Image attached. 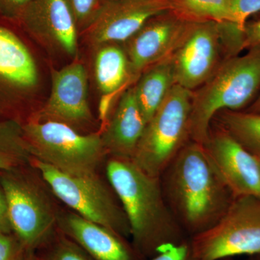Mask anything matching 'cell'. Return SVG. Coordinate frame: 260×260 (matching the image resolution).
<instances>
[{"instance_id":"1","label":"cell","mask_w":260,"mask_h":260,"mask_svg":"<svg viewBox=\"0 0 260 260\" xmlns=\"http://www.w3.org/2000/svg\"><path fill=\"white\" fill-rule=\"evenodd\" d=\"M159 179L169 209L190 239L218 223L236 198L205 147L192 140Z\"/></svg>"},{"instance_id":"2","label":"cell","mask_w":260,"mask_h":260,"mask_svg":"<svg viewBox=\"0 0 260 260\" xmlns=\"http://www.w3.org/2000/svg\"><path fill=\"white\" fill-rule=\"evenodd\" d=\"M106 173L125 212L132 243L147 259L164 246L190 239L169 209L159 177L148 175L132 160L115 157L107 160Z\"/></svg>"},{"instance_id":"3","label":"cell","mask_w":260,"mask_h":260,"mask_svg":"<svg viewBox=\"0 0 260 260\" xmlns=\"http://www.w3.org/2000/svg\"><path fill=\"white\" fill-rule=\"evenodd\" d=\"M260 90V47L242 56L221 61L209 79L193 91L190 140L204 145L216 114L223 110L240 111Z\"/></svg>"},{"instance_id":"4","label":"cell","mask_w":260,"mask_h":260,"mask_svg":"<svg viewBox=\"0 0 260 260\" xmlns=\"http://www.w3.org/2000/svg\"><path fill=\"white\" fill-rule=\"evenodd\" d=\"M30 165L0 172V184L13 234L24 249L36 251L56 232L60 210L42 176L34 167L30 170Z\"/></svg>"},{"instance_id":"5","label":"cell","mask_w":260,"mask_h":260,"mask_svg":"<svg viewBox=\"0 0 260 260\" xmlns=\"http://www.w3.org/2000/svg\"><path fill=\"white\" fill-rule=\"evenodd\" d=\"M23 131L32 159L67 175H97L109 156L100 133L82 135L63 123L32 120L24 121Z\"/></svg>"},{"instance_id":"6","label":"cell","mask_w":260,"mask_h":260,"mask_svg":"<svg viewBox=\"0 0 260 260\" xmlns=\"http://www.w3.org/2000/svg\"><path fill=\"white\" fill-rule=\"evenodd\" d=\"M193 91L174 85L145 127L132 160L143 172L159 177L190 140Z\"/></svg>"},{"instance_id":"7","label":"cell","mask_w":260,"mask_h":260,"mask_svg":"<svg viewBox=\"0 0 260 260\" xmlns=\"http://www.w3.org/2000/svg\"><path fill=\"white\" fill-rule=\"evenodd\" d=\"M30 164L54 196L73 212L129 239V224L122 205L110 184L108 185L99 174L73 177L35 159Z\"/></svg>"},{"instance_id":"8","label":"cell","mask_w":260,"mask_h":260,"mask_svg":"<svg viewBox=\"0 0 260 260\" xmlns=\"http://www.w3.org/2000/svg\"><path fill=\"white\" fill-rule=\"evenodd\" d=\"M198 260H219L260 252V198L236 197L223 218L191 238Z\"/></svg>"},{"instance_id":"9","label":"cell","mask_w":260,"mask_h":260,"mask_svg":"<svg viewBox=\"0 0 260 260\" xmlns=\"http://www.w3.org/2000/svg\"><path fill=\"white\" fill-rule=\"evenodd\" d=\"M18 26L0 18V121L23 123L24 113L39 84V72Z\"/></svg>"},{"instance_id":"10","label":"cell","mask_w":260,"mask_h":260,"mask_svg":"<svg viewBox=\"0 0 260 260\" xmlns=\"http://www.w3.org/2000/svg\"><path fill=\"white\" fill-rule=\"evenodd\" d=\"M229 39L228 23L194 22L171 56L176 84L191 91L201 87L223 60V49L229 56Z\"/></svg>"},{"instance_id":"11","label":"cell","mask_w":260,"mask_h":260,"mask_svg":"<svg viewBox=\"0 0 260 260\" xmlns=\"http://www.w3.org/2000/svg\"><path fill=\"white\" fill-rule=\"evenodd\" d=\"M170 0L106 2L83 30L85 40L95 48L126 42L150 19L170 11Z\"/></svg>"},{"instance_id":"12","label":"cell","mask_w":260,"mask_h":260,"mask_svg":"<svg viewBox=\"0 0 260 260\" xmlns=\"http://www.w3.org/2000/svg\"><path fill=\"white\" fill-rule=\"evenodd\" d=\"M27 120L56 121L75 129L93 123L88 100V74L82 63L75 61L61 70H53L49 99Z\"/></svg>"},{"instance_id":"13","label":"cell","mask_w":260,"mask_h":260,"mask_svg":"<svg viewBox=\"0 0 260 260\" xmlns=\"http://www.w3.org/2000/svg\"><path fill=\"white\" fill-rule=\"evenodd\" d=\"M193 23L179 18L172 12H166L150 19L124 42L133 81H137L150 67L172 56Z\"/></svg>"},{"instance_id":"14","label":"cell","mask_w":260,"mask_h":260,"mask_svg":"<svg viewBox=\"0 0 260 260\" xmlns=\"http://www.w3.org/2000/svg\"><path fill=\"white\" fill-rule=\"evenodd\" d=\"M17 24L47 49L77 55L79 29L64 0H32Z\"/></svg>"},{"instance_id":"15","label":"cell","mask_w":260,"mask_h":260,"mask_svg":"<svg viewBox=\"0 0 260 260\" xmlns=\"http://www.w3.org/2000/svg\"><path fill=\"white\" fill-rule=\"evenodd\" d=\"M203 146L235 197L260 198V164L256 155L219 126L215 130L210 127Z\"/></svg>"},{"instance_id":"16","label":"cell","mask_w":260,"mask_h":260,"mask_svg":"<svg viewBox=\"0 0 260 260\" xmlns=\"http://www.w3.org/2000/svg\"><path fill=\"white\" fill-rule=\"evenodd\" d=\"M57 229L94 260H148L126 238L75 212L60 210Z\"/></svg>"},{"instance_id":"17","label":"cell","mask_w":260,"mask_h":260,"mask_svg":"<svg viewBox=\"0 0 260 260\" xmlns=\"http://www.w3.org/2000/svg\"><path fill=\"white\" fill-rule=\"evenodd\" d=\"M147 124L134 86L130 87L121 94L100 133L109 156L132 160Z\"/></svg>"},{"instance_id":"18","label":"cell","mask_w":260,"mask_h":260,"mask_svg":"<svg viewBox=\"0 0 260 260\" xmlns=\"http://www.w3.org/2000/svg\"><path fill=\"white\" fill-rule=\"evenodd\" d=\"M118 44L97 47L94 59V75L98 89L103 96L115 95L126 85L133 83L129 60L124 49Z\"/></svg>"},{"instance_id":"19","label":"cell","mask_w":260,"mask_h":260,"mask_svg":"<svg viewBox=\"0 0 260 260\" xmlns=\"http://www.w3.org/2000/svg\"><path fill=\"white\" fill-rule=\"evenodd\" d=\"M176 85L172 58L169 57L145 70L134 85L135 96L147 123Z\"/></svg>"},{"instance_id":"20","label":"cell","mask_w":260,"mask_h":260,"mask_svg":"<svg viewBox=\"0 0 260 260\" xmlns=\"http://www.w3.org/2000/svg\"><path fill=\"white\" fill-rule=\"evenodd\" d=\"M32 160L24 138L23 122L0 121V172L30 165Z\"/></svg>"},{"instance_id":"21","label":"cell","mask_w":260,"mask_h":260,"mask_svg":"<svg viewBox=\"0 0 260 260\" xmlns=\"http://www.w3.org/2000/svg\"><path fill=\"white\" fill-rule=\"evenodd\" d=\"M223 128L249 152L260 157V114L242 111H221L215 116Z\"/></svg>"},{"instance_id":"22","label":"cell","mask_w":260,"mask_h":260,"mask_svg":"<svg viewBox=\"0 0 260 260\" xmlns=\"http://www.w3.org/2000/svg\"><path fill=\"white\" fill-rule=\"evenodd\" d=\"M170 11L189 22L232 23V0H170Z\"/></svg>"},{"instance_id":"23","label":"cell","mask_w":260,"mask_h":260,"mask_svg":"<svg viewBox=\"0 0 260 260\" xmlns=\"http://www.w3.org/2000/svg\"><path fill=\"white\" fill-rule=\"evenodd\" d=\"M41 260H94L79 245L59 232L39 248ZM37 251V250H36Z\"/></svg>"},{"instance_id":"24","label":"cell","mask_w":260,"mask_h":260,"mask_svg":"<svg viewBox=\"0 0 260 260\" xmlns=\"http://www.w3.org/2000/svg\"><path fill=\"white\" fill-rule=\"evenodd\" d=\"M69 6L78 29L86 28L96 15L101 6L100 0H64Z\"/></svg>"},{"instance_id":"25","label":"cell","mask_w":260,"mask_h":260,"mask_svg":"<svg viewBox=\"0 0 260 260\" xmlns=\"http://www.w3.org/2000/svg\"><path fill=\"white\" fill-rule=\"evenodd\" d=\"M260 11V0H232V23L244 31L246 20Z\"/></svg>"},{"instance_id":"26","label":"cell","mask_w":260,"mask_h":260,"mask_svg":"<svg viewBox=\"0 0 260 260\" xmlns=\"http://www.w3.org/2000/svg\"><path fill=\"white\" fill-rule=\"evenodd\" d=\"M148 260H198L193 253L190 239L179 244L164 246L158 254Z\"/></svg>"},{"instance_id":"27","label":"cell","mask_w":260,"mask_h":260,"mask_svg":"<svg viewBox=\"0 0 260 260\" xmlns=\"http://www.w3.org/2000/svg\"><path fill=\"white\" fill-rule=\"evenodd\" d=\"M24 249L14 234L0 232V260H17Z\"/></svg>"},{"instance_id":"28","label":"cell","mask_w":260,"mask_h":260,"mask_svg":"<svg viewBox=\"0 0 260 260\" xmlns=\"http://www.w3.org/2000/svg\"><path fill=\"white\" fill-rule=\"evenodd\" d=\"M32 0H0V18L17 23Z\"/></svg>"},{"instance_id":"29","label":"cell","mask_w":260,"mask_h":260,"mask_svg":"<svg viewBox=\"0 0 260 260\" xmlns=\"http://www.w3.org/2000/svg\"><path fill=\"white\" fill-rule=\"evenodd\" d=\"M260 47V19L251 24H246L243 32L242 50Z\"/></svg>"},{"instance_id":"30","label":"cell","mask_w":260,"mask_h":260,"mask_svg":"<svg viewBox=\"0 0 260 260\" xmlns=\"http://www.w3.org/2000/svg\"><path fill=\"white\" fill-rule=\"evenodd\" d=\"M0 232L12 234L9 214H8V202L3 186L0 184Z\"/></svg>"},{"instance_id":"31","label":"cell","mask_w":260,"mask_h":260,"mask_svg":"<svg viewBox=\"0 0 260 260\" xmlns=\"http://www.w3.org/2000/svg\"><path fill=\"white\" fill-rule=\"evenodd\" d=\"M17 260H41L37 251L24 249Z\"/></svg>"},{"instance_id":"32","label":"cell","mask_w":260,"mask_h":260,"mask_svg":"<svg viewBox=\"0 0 260 260\" xmlns=\"http://www.w3.org/2000/svg\"><path fill=\"white\" fill-rule=\"evenodd\" d=\"M245 112L254 113V114H260V93L257 98L252 103V104L249 108V109Z\"/></svg>"},{"instance_id":"33","label":"cell","mask_w":260,"mask_h":260,"mask_svg":"<svg viewBox=\"0 0 260 260\" xmlns=\"http://www.w3.org/2000/svg\"><path fill=\"white\" fill-rule=\"evenodd\" d=\"M246 260H260V252L253 255L248 256Z\"/></svg>"},{"instance_id":"34","label":"cell","mask_w":260,"mask_h":260,"mask_svg":"<svg viewBox=\"0 0 260 260\" xmlns=\"http://www.w3.org/2000/svg\"><path fill=\"white\" fill-rule=\"evenodd\" d=\"M110 1V0H100L101 5L103 4V3H106V2Z\"/></svg>"},{"instance_id":"35","label":"cell","mask_w":260,"mask_h":260,"mask_svg":"<svg viewBox=\"0 0 260 260\" xmlns=\"http://www.w3.org/2000/svg\"><path fill=\"white\" fill-rule=\"evenodd\" d=\"M219 260H234V258H225V259H219Z\"/></svg>"},{"instance_id":"36","label":"cell","mask_w":260,"mask_h":260,"mask_svg":"<svg viewBox=\"0 0 260 260\" xmlns=\"http://www.w3.org/2000/svg\"><path fill=\"white\" fill-rule=\"evenodd\" d=\"M258 158V160H259V164H260V157L256 156Z\"/></svg>"}]
</instances>
